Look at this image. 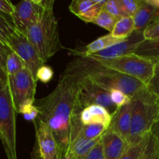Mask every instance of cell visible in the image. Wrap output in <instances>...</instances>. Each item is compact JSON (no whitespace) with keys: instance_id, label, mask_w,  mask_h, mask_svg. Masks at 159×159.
Listing matches in <instances>:
<instances>
[{"instance_id":"5bb4252c","label":"cell","mask_w":159,"mask_h":159,"mask_svg":"<svg viewBox=\"0 0 159 159\" xmlns=\"http://www.w3.org/2000/svg\"><path fill=\"white\" fill-rule=\"evenodd\" d=\"M131 102L119 107L112 115L109 129L116 132L128 142L131 127Z\"/></svg>"},{"instance_id":"ffe728a7","label":"cell","mask_w":159,"mask_h":159,"mask_svg":"<svg viewBox=\"0 0 159 159\" xmlns=\"http://www.w3.org/2000/svg\"><path fill=\"white\" fill-rule=\"evenodd\" d=\"M134 31L135 26L133 17L124 16L116 21L113 31L110 34L116 38L125 40L131 36Z\"/></svg>"},{"instance_id":"9c48e42d","label":"cell","mask_w":159,"mask_h":159,"mask_svg":"<svg viewBox=\"0 0 159 159\" xmlns=\"http://www.w3.org/2000/svg\"><path fill=\"white\" fill-rule=\"evenodd\" d=\"M34 123L36 138L31 159H63V152L49 127L38 119Z\"/></svg>"},{"instance_id":"d6986e66","label":"cell","mask_w":159,"mask_h":159,"mask_svg":"<svg viewBox=\"0 0 159 159\" xmlns=\"http://www.w3.org/2000/svg\"><path fill=\"white\" fill-rule=\"evenodd\" d=\"M102 138L97 139H88L79 136L71 146L69 151H71L78 159H80L88 154L102 140Z\"/></svg>"},{"instance_id":"83f0119b","label":"cell","mask_w":159,"mask_h":159,"mask_svg":"<svg viewBox=\"0 0 159 159\" xmlns=\"http://www.w3.org/2000/svg\"><path fill=\"white\" fill-rule=\"evenodd\" d=\"M140 159H159V148L152 134H150L147 145Z\"/></svg>"},{"instance_id":"7a4b0ae2","label":"cell","mask_w":159,"mask_h":159,"mask_svg":"<svg viewBox=\"0 0 159 159\" xmlns=\"http://www.w3.org/2000/svg\"><path fill=\"white\" fill-rule=\"evenodd\" d=\"M64 73L76 79L89 78L109 91L120 90L130 98L146 86L138 79L118 72L86 56H78L69 62Z\"/></svg>"},{"instance_id":"44dd1931","label":"cell","mask_w":159,"mask_h":159,"mask_svg":"<svg viewBox=\"0 0 159 159\" xmlns=\"http://www.w3.org/2000/svg\"><path fill=\"white\" fill-rule=\"evenodd\" d=\"M16 31L12 20H9L0 12V40L8 46L9 40Z\"/></svg>"},{"instance_id":"7402d4cb","label":"cell","mask_w":159,"mask_h":159,"mask_svg":"<svg viewBox=\"0 0 159 159\" xmlns=\"http://www.w3.org/2000/svg\"><path fill=\"white\" fill-rule=\"evenodd\" d=\"M108 129L109 127L107 126L101 124L83 125L79 136H82L88 139H97L102 138Z\"/></svg>"},{"instance_id":"cb8c5ba5","label":"cell","mask_w":159,"mask_h":159,"mask_svg":"<svg viewBox=\"0 0 159 159\" xmlns=\"http://www.w3.org/2000/svg\"><path fill=\"white\" fill-rule=\"evenodd\" d=\"M97 0H74L68 6L70 12L79 17L95 6Z\"/></svg>"},{"instance_id":"d4e9b609","label":"cell","mask_w":159,"mask_h":159,"mask_svg":"<svg viewBox=\"0 0 159 159\" xmlns=\"http://www.w3.org/2000/svg\"><path fill=\"white\" fill-rule=\"evenodd\" d=\"M117 2L122 17H133L140 7L141 0H117Z\"/></svg>"},{"instance_id":"e575fe53","label":"cell","mask_w":159,"mask_h":159,"mask_svg":"<svg viewBox=\"0 0 159 159\" xmlns=\"http://www.w3.org/2000/svg\"><path fill=\"white\" fill-rule=\"evenodd\" d=\"M103 9L117 20L122 17L120 11L119 6H118L117 0H107L105 6H104Z\"/></svg>"},{"instance_id":"7c38bea8","label":"cell","mask_w":159,"mask_h":159,"mask_svg":"<svg viewBox=\"0 0 159 159\" xmlns=\"http://www.w3.org/2000/svg\"><path fill=\"white\" fill-rule=\"evenodd\" d=\"M143 40H144L143 32L134 31L132 35L126 40L119 42L107 49L99 51L96 54L85 56L102 57V58H113V57H119L127 54H131L134 53L138 45Z\"/></svg>"},{"instance_id":"2e32d148","label":"cell","mask_w":159,"mask_h":159,"mask_svg":"<svg viewBox=\"0 0 159 159\" xmlns=\"http://www.w3.org/2000/svg\"><path fill=\"white\" fill-rule=\"evenodd\" d=\"M111 119V113L102 106H89L84 109L81 113V122L83 125L101 124L109 127Z\"/></svg>"},{"instance_id":"e0dca14e","label":"cell","mask_w":159,"mask_h":159,"mask_svg":"<svg viewBox=\"0 0 159 159\" xmlns=\"http://www.w3.org/2000/svg\"><path fill=\"white\" fill-rule=\"evenodd\" d=\"M123 40H122V39L116 38V37H113L111 34H109L107 35L99 37L96 40H95L94 41L89 43L87 46L85 47V50H83V51L74 50L73 53L76 56L90 55V54H96L99 51L107 49V48H110V47L113 46V45L116 44L119 42L123 41Z\"/></svg>"},{"instance_id":"1f68e13d","label":"cell","mask_w":159,"mask_h":159,"mask_svg":"<svg viewBox=\"0 0 159 159\" xmlns=\"http://www.w3.org/2000/svg\"><path fill=\"white\" fill-rule=\"evenodd\" d=\"M18 113L23 114V117L26 120L35 121L37 119L39 115V110L34 104H27L22 107Z\"/></svg>"},{"instance_id":"4316f807","label":"cell","mask_w":159,"mask_h":159,"mask_svg":"<svg viewBox=\"0 0 159 159\" xmlns=\"http://www.w3.org/2000/svg\"><path fill=\"white\" fill-rule=\"evenodd\" d=\"M117 20V19L115 18L114 16L110 15L109 12H107V11L103 9L99 13V15L98 16V17L96 19V20H95L93 23L100 26V27L103 28V29L107 30L110 34L113 31V27H114Z\"/></svg>"},{"instance_id":"f1b7e54d","label":"cell","mask_w":159,"mask_h":159,"mask_svg":"<svg viewBox=\"0 0 159 159\" xmlns=\"http://www.w3.org/2000/svg\"><path fill=\"white\" fill-rule=\"evenodd\" d=\"M110 96L113 102L117 108L130 103L131 101V98L130 96L118 89H112L110 91Z\"/></svg>"},{"instance_id":"836d02e7","label":"cell","mask_w":159,"mask_h":159,"mask_svg":"<svg viewBox=\"0 0 159 159\" xmlns=\"http://www.w3.org/2000/svg\"><path fill=\"white\" fill-rule=\"evenodd\" d=\"M80 159H105L102 140L88 154Z\"/></svg>"},{"instance_id":"f35d334b","label":"cell","mask_w":159,"mask_h":159,"mask_svg":"<svg viewBox=\"0 0 159 159\" xmlns=\"http://www.w3.org/2000/svg\"><path fill=\"white\" fill-rule=\"evenodd\" d=\"M151 134L153 135L154 138H155L157 141V144L159 148V119L154 124V125L152 126V130H151Z\"/></svg>"},{"instance_id":"603a6c76","label":"cell","mask_w":159,"mask_h":159,"mask_svg":"<svg viewBox=\"0 0 159 159\" xmlns=\"http://www.w3.org/2000/svg\"><path fill=\"white\" fill-rule=\"evenodd\" d=\"M26 68L24 62L16 54L14 51H11L7 57L6 65V71L8 75H14Z\"/></svg>"},{"instance_id":"8fae6325","label":"cell","mask_w":159,"mask_h":159,"mask_svg":"<svg viewBox=\"0 0 159 159\" xmlns=\"http://www.w3.org/2000/svg\"><path fill=\"white\" fill-rule=\"evenodd\" d=\"M8 47L23 60L26 68L37 79V71L44 64L40 60L35 48L28 40L26 34L17 30L9 40Z\"/></svg>"},{"instance_id":"8d00e7d4","label":"cell","mask_w":159,"mask_h":159,"mask_svg":"<svg viewBox=\"0 0 159 159\" xmlns=\"http://www.w3.org/2000/svg\"><path fill=\"white\" fill-rule=\"evenodd\" d=\"M15 9V6L8 0H0V12L10 16H12Z\"/></svg>"},{"instance_id":"4dcf8cb0","label":"cell","mask_w":159,"mask_h":159,"mask_svg":"<svg viewBox=\"0 0 159 159\" xmlns=\"http://www.w3.org/2000/svg\"><path fill=\"white\" fill-rule=\"evenodd\" d=\"M144 40H159V20H155L143 31Z\"/></svg>"},{"instance_id":"5b68a950","label":"cell","mask_w":159,"mask_h":159,"mask_svg":"<svg viewBox=\"0 0 159 159\" xmlns=\"http://www.w3.org/2000/svg\"><path fill=\"white\" fill-rule=\"evenodd\" d=\"M16 114L17 112L8 87L0 91V140L7 159H18L16 130Z\"/></svg>"},{"instance_id":"b9f144b4","label":"cell","mask_w":159,"mask_h":159,"mask_svg":"<svg viewBox=\"0 0 159 159\" xmlns=\"http://www.w3.org/2000/svg\"><path fill=\"white\" fill-rule=\"evenodd\" d=\"M158 20H159V18H158Z\"/></svg>"},{"instance_id":"74e56055","label":"cell","mask_w":159,"mask_h":159,"mask_svg":"<svg viewBox=\"0 0 159 159\" xmlns=\"http://www.w3.org/2000/svg\"><path fill=\"white\" fill-rule=\"evenodd\" d=\"M9 87V75L6 70L0 66V91L6 89Z\"/></svg>"},{"instance_id":"d590c367","label":"cell","mask_w":159,"mask_h":159,"mask_svg":"<svg viewBox=\"0 0 159 159\" xmlns=\"http://www.w3.org/2000/svg\"><path fill=\"white\" fill-rule=\"evenodd\" d=\"M11 51H12V50L0 40V66L4 70H6L7 57Z\"/></svg>"},{"instance_id":"8992f818","label":"cell","mask_w":159,"mask_h":159,"mask_svg":"<svg viewBox=\"0 0 159 159\" xmlns=\"http://www.w3.org/2000/svg\"><path fill=\"white\" fill-rule=\"evenodd\" d=\"M86 57H91L118 72L138 79L145 85H148L153 75L155 64L134 54L113 58H102L91 56Z\"/></svg>"},{"instance_id":"f546056e","label":"cell","mask_w":159,"mask_h":159,"mask_svg":"<svg viewBox=\"0 0 159 159\" xmlns=\"http://www.w3.org/2000/svg\"><path fill=\"white\" fill-rule=\"evenodd\" d=\"M146 87L151 93L159 98V61L155 65L153 75Z\"/></svg>"},{"instance_id":"52a82bcc","label":"cell","mask_w":159,"mask_h":159,"mask_svg":"<svg viewBox=\"0 0 159 159\" xmlns=\"http://www.w3.org/2000/svg\"><path fill=\"white\" fill-rule=\"evenodd\" d=\"M37 85V80L26 68L9 76V89L17 113L23 106L34 103Z\"/></svg>"},{"instance_id":"4fadbf2b","label":"cell","mask_w":159,"mask_h":159,"mask_svg":"<svg viewBox=\"0 0 159 159\" xmlns=\"http://www.w3.org/2000/svg\"><path fill=\"white\" fill-rule=\"evenodd\" d=\"M102 143L105 159H120L130 146L124 138L110 129L102 136Z\"/></svg>"},{"instance_id":"6da1fadb","label":"cell","mask_w":159,"mask_h":159,"mask_svg":"<svg viewBox=\"0 0 159 159\" xmlns=\"http://www.w3.org/2000/svg\"><path fill=\"white\" fill-rule=\"evenodd\" d=\"M77 79L63 73L56 88L50 94L36 101L37 119L49 127L65 156L83 124L81 113L84 110L78 96Z\"/></svg>"},{"instance_id":"484cf974","label":"cell","mask_w":159,"mask_h":159,"mask_svg":"<svg viewBox=\"0 0 159 159\" xmlns=\"http://www.w3.org/2000/svg\"><path fill=\"white\" fill-rule=\"evenodd\" d=\"M149 136H150V134L138 144H134V145H130L120 159H140L146 145H147Z\"/></svg>"},{"instance_id":"ba28073f","label":"cell","mask_w":159,"mask_h":159,"mask_svg":"<svg viewBox=\"0 0 159 159\" xmlns=\"http://www.w3.org/2000/svg\"><path fill=\"white\" fill-rule=\"evenodd\" d=\"M78 96L79 102L84 109L92 105L102 106L112 115L117 107L114 105L110 96V91L102 88L89 78L77 79Z\"/></svg>"},{"instance_id":"60d3db41","label":"cell","mask_w":159,"mask_h":159,"mask_svg":"<svg viewBox=\"0 0 159 159\" xmlns=\"http://www.w3.org/2000/svg\"><path fill=\"white\" fill-rule=\"evenodd\" d=\"M63 159H78L77 157L71 152V151H68L66 154L64 156Z\"/></svg>"},{"instance_id":"d6a6232c","label":"cell","mask_w":159,"mask_h":159,"mask_svg":"<svg viewBox=\"0 0 159 159\" xmlns=\"http://www.w3.org/2000/svg\"><path fill=\"white\" fill-rule=\"evenodd\" d=\"M54 76V71L48 65H42L37 72V81H40L43 83H48Z\"/></svg>"},{"instance_id":"ac0fdd59","label":"cell","mask_w":159,"mask_h":159,"mask_svg":"<svg viewBox=\"0 0 159 159\" xmlns=\"http://www.w3.org/2000/svg\"><path fill=\"white\" fill-rule=\"evenodd\" d=\"M134 54L155 65L159 61V40H143Z\"/></svg>"},{"instance_id":"ab89813d","label":"cell","mask_w":159,"mask_h":159,"mask_svg":"<svg viewBox=\"0 0 159 159\" xmlns=\"http://www.w3.org/2000/svg\"><path fill=\"white\" fill-rule=\"evenodd\" d=\"M146 2L159 10V0H146Z\"/></svg>"},{"instance_id":"9a60e30c","label":"cell","mask_w":159,"mask_h":159,"mask_svg":"<svg viewBox=\"0 0 159 159\" xmlns=\"http://www.w3.org/2000/svg\"><path fill=\"white\" fill-rule=\"evenodd\" d=\"M159 18V10L148 3L146 0H141L140 7L134 15L135 31L143 32L146 27Z\"/></svg>"},{"instance_id":"277c9868","label":"cell","mask_w":159,"mask_h":159,"mask_svg":"<svg viewBox=\"0 0 159 159\" xmlns=\"http://www.w3.org/2000/svg\"><path fill=\"white\" fill-rule=\"evenodd\" d=\"M130 102L131 127L128 143L134 145L150 134L152 126L159 119V98L145 86L132 96Z\"/></svg>"},{"instance_id":"30bf717a","label":"cell","mask_w":159,"mask_h":159,"mask_svg":"<svg viewBox=\"0 0 159 159\" xmlns=\"http://www.w3.org/2000/svg\"><path fill=\"white\" fill-rule=\"evenodd\" d=\"M46 2L47 0H23L15 5L11 20L17 30L26 34L27 30L38 21Z\"/></svg>"},{"instance_id":"3957f363","label":"cell","mask_w":159,"mask_h":159,"mask_svg":"<svg viewBox=\"0 0 159 159\" xmlns=\"http://www.w3.org/2000/svg\"><path fill=\"white\" fill-rule=\"evenodd\" d=\"M54 0H47L38 21L30 26L25 34L43 64L61 48L58 24L54 12Z\"/></svg>"}]
</instances>
